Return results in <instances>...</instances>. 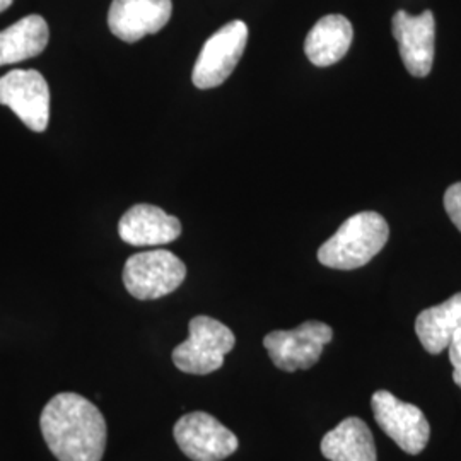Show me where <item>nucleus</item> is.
I'll return each mask as SVG.
<instances>
[{
  "mask_svg": "<svg viewBox=\"0 0 461 461\" xmlns=\"http://www.w3.org/2000/svg\"><path fill=\"white\" fill-rule=\"evenodd\" d=\"M40 426L59 461H101L106 447V420L98 407L77 393H59L43 409Z\"/></svg>",
  "mask_w": 461,
  "mask_h": 461,
  "instance_id": "f257e3e1",
  "label": "nucleus"
},
{
  "mask_svg": "<svg viewBox=\"0 0 461 461\" xmlns=\"http://www.w3.org/2000/svg\"><path fill=\"white\" fill-rule=\"evenodd\" d=\"M50 30L41 16L23 17L0 32V67L38 57L49 45Z\"/></svg>",
  "mask_w": 461,
  "mask_h": 461,
  "instance_id": "2eb2a0df",
  "label": "nucleus"
},
{
  "mask_svg": "<svg viewBox=\"0 0 461 461\" xmlns=\"http://www.w3.org/2000/svg\"><path fill=\"white\" fill-rule=\"evenodd\" d=\"M392 28L409 74L413 77H428L436 50V19L432 11H424L419 16L398 11Z\"/></svg>",
  "mask_w": 461,
  "mask_h": 461,
  "instance_id": "9d476101",
  "label": "nucleus"
},
{
  "mask_svg": "<svg viewBox=\"0 0 461 461\" xmlns=\"http://www.w3.org/2000/svg\"><path fill=\"white\" fill-rule=\"evenodd\" d=\"M461 327V293L445 303L424 310L415 320V333L429 354L447 348L455 331Z\"/></svg>",
  "mask_w": 461,
  "mask_h": 461,
  "instance_id": "dca6fc26",
  "label": "nucleus"
},
{
  "mask_svg": "<svg viewBox=\"0 0 461 461\" xmlns=\"http://www.w3.org/2000/svg\"><path fill=\"white\" fill-rule=\"evenodd\" d=\"M248 43V26L234 19L217 30L200 50L192 72V81L198 89H212L232 74L241 60Z\"/></svg>",
  "mask_w": 461,
  "mask_h": 461,
  "instance_id": "39448f33",
  "label": "nucleus"
},
{
  "mask_svg": "<svg viewBox=\"0 0 461 461\" xmlns=\"http://www.w3.org/2000/svg\"><path fill=\"white\" fill-rule=\"evenodd\" d=\"M0 104L11 108L33 132H45L50 122V87L38 70H13L0 77Z\"/></svg>",
  "mask_w": 461,
  "mask_h": 461,
  "instance_id": "6e6552de",
  "label": "nucleus"
},
{
  "mask_svg": "<svg viewBox=\"0 0 461 461\" xmlns=\"http://www.w3.org/2000/svg\"><path fill=\"white\" fill-rule=\"evenodd\" d=\"M333 330L323 321H304L294 330H277L264 339V346L282 371L310 369L321 357L323 347L331 342Z\"/></svg>",
  "mask_w": 461,
  "mask_h": 461,
  "instance_id": "423d86ee",
  "label": "nucleus"
},
{
  "mask_svg": "<svg viewBox=\"0 0 461 461\" xmlns=\"http://www.w3.org/2000/svg\"><path fill=\"white\" fill-rule=\"evenodd\" d=\"M175 439L192 461H222L238 449V438L211 413L183 415L175 426Z\"/></svg>",
  "mask_w": 461,
  "mask_h": 461,
  "instance_id": "1a4fd4ad",
  "label": "nucleus"
},
{
  "mask_svg": "<svg viewBox=\"0 0 461 461\" xmlns=\"http://www.w3.org/2000/svg\"><path fill=\"white\" fill-rule=\"evenodd\" d=\"M352 40L354 28L350 21L340 14H330L312 28L304 41V51L313 66H333L346 57Z\"/></svg>",
  "mask_w": 461,
  "mask_h": 461,
  "instance_id": "ddd939ff",
  "label": "nucleus"
},
{
  "mask_svg": "<svg viewBox=\"0 0 461 461\" xmlns=\"http://www.w3.org/2000/svg\"><path fill=\"white\" fill-rule=\"evenodd\" d=\"M186 277V267L167 249L132 255L123 268V284L140 301L159 299L176 291Z\"/></svg>",
  "mask_w": 461,
  "mask_h": 461,
  "instance_id": "20e7f679",
  "label": "nucleus"
},
{
  "mask_svg": "<svg viewBox=\"0 0 461 461\" xmlns=\"http://www.w3.org/2000/svg\"><path fill=\"white\" fill-rule=\"evenodd\" d=\"M188 329L190 337L173 350L175 366L188 375H211L221 369L236 344L234 333L211 316H195Z\"/></svg>",
  "mask_w": 461,
  "mask_h": 461,
  "instance_id": "7ed1b4c3",
  "label": "nucleus"
},
{
  "mask_svg": "<svg viewBox=\"0 0 461 461\" xmlns=\"http://www.w3.org/2000/svg\"><path fill=\"white\" fill-rule=\"evenodd\" d=\"M390 236L388 222L373 211L348 217L318 249L320 264L337 270H354L369 264Z\"/></svg>",
  "mask_w": 461,
  "mask_h": 461,
  "instance_id": "f03ea898",
  "label": "nucleus"
},
{
  "mask_svg": "<svg viewBox=\"0 0 461 461\" xmlns=\"http://www.w3.org/2000/svg\"><path fill=\"white\" fill-rule=\"evenodd\" d=\"M120 238L132 247H161L182 234V222L150 203H137L118 224Z\"/></svg>",
  "mask_w": 461,
  "mask_h": 461,
  "instance_id": "f8f14e48",
  "label": "nucleus"
},
{
  "mask_svg": "<svg viewBox=\"0 0 461 461\" xmlns=\"http://www.w3.org/2000/svg\"><path fill=\"white\" fill-rule=\"evenodd\" d=\"M14 0H0V13H4Z\"/></svg>",
  "mask_w": 461,
  "mask_h": 461,
  "instance_id": "6ab92c4d",
  "label": "nucleus"
},
{
  "mask_svg": "<svg viewBox=\"0 0 461 461\" xmlns=\"http://www.w3.org/2000/svg\"><path fill=\"white\" fill-rule=\"evenodd\" d=\"M445 209L451 222L461 232V182L451 185L445 194Z\"/></svg>",
  "mask_w": 461,
  "mask_h": 461,
  "instance_id": "f3484780",
  "label": "nucleus"
},
{
  "mask_svg": "<svg viewBox=\"0 0 461 461\" xmlns=\"http://www.w3.org/2000/svg\"><path fill=\"white\" fill-rule=\"evenodd\" d=\"M371 407L379 428L409 455L424 451L430 438V426L424 412L413 403L398 400L393 393L379 390L371 398Z\"/></svg>",
  "mask_w": 461,
  "mask_h": 461,
  "instance_id": "0eeeda50",
  "label": "nucleus"
},
{
  "mask_svg": "<svg viewBox=\"0 0 461 461\" xmlns=\"http://www.w3.org/2000/svg\"><path fill=\"white\" fill-rule=\"evenodd\" d=\"M447 350H449V361L453 364V379L461 388V327L455 331Z\"/></svg>",
  "mask_w": 461,
  "mask_h": 461,
  "instance_id": "a211bd4d",
  "label": "nucleus"
},
{
  "mask_svg": "<svg viewBox=\"0 0 461 461\" xmlns=\"http://www.w3.org/2000/svg\"><path fill=\"white\" fill-rule=\"evenodd\" d=\"M321 453L330 461H378L375 438L359 417H347L327 432Z\"/></svg>",
  "mask_w": 461,
  "mask_h": 461,
  "instance_id": "4468645a",
  "label": "nucleus"
},
{
  "mask_svg": "<svg viewBox=\"0 0 461 461\" xmlns=\"http://www.w3.org/2000/svg\"><path fill=\"white\" fill-rule=\"evenodd\" d=\"M173 13L171 0H113L108 26L122 41L135 43L165 28Z\"/></svg>",
  "mask_w": 461,
  "mask_h": 461,
  "instance_id": "9b49d317",
  "label": "nucleus"
}]
</instances>
